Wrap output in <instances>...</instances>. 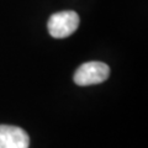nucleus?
<instances>
[{
    "label": "nucleus",
    "instance_id": "f257e3e1",
    "mask_svg": "<svg viewBox=\"0 0 148 148\" xmlns=\"http://www.w3.org/2000/svg\"><path fill=\"white\" fill-rule=\"evenodd\" d=\"M110 77V67L104 62L94 61L83 63L74 73V83L80 86L100 84Z\"/></svg>",
    "mask_w": 148,
    "mask_h": 148
},
{
    "label": "nucleus",
    "instance_id": "f03ea898",
    "mask_svg": "<svg viewBox=\"0 0 148 148\" xmlns=\"http://www.w3.org/2000/svg\"><path fill=\"white\" fill-rule=\"evenodd\" d=\"M80 18L75 11H59L48 20V32L54 38H66L77 31Z\"/></svg>",
    "mask_w": 148,
    "mask_h": 148
},
{
    "label": "nucleus",
    "instance_id": "7ed1b4c3",
    "mask_svg": "<svg viewBox=\"0 0 148 148\" xmlns=\"http://www.w3.org/2000/svg\"><path fill=\"white\" fill-rule=\"evenodd\" d=\"M30 137L17 126L0 125V148H29Z\"/></svg>",
    "mask_w": 148,
    "mask_h": 148
}]
</instances>
